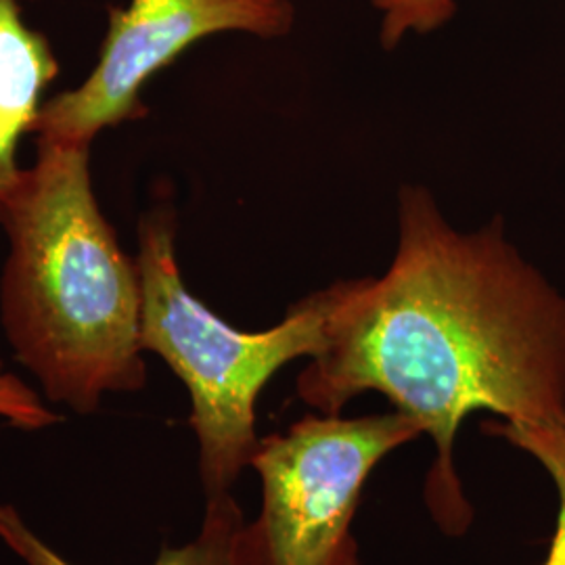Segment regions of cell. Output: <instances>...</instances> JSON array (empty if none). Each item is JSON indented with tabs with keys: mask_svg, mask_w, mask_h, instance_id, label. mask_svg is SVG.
I'll return each mask as SVG.
<instances>
[{
	"mask_svg": "<svg viewBox=\"0 0 565 565\" xmlns=\"http://www.w3.org/2000/svg\"><path fill=\"white\" fill-rule=\"evenodd\" d=\"M338 282L298 396L340 415L377 392L422 425L436 448L425 503L445 534L461 536L473 522L455 465L465 419L565 417V296L507 239L501 216L461 233L422 184L398 195V247L384 275Z\"/></svg>",
	"mask_w": 565,
	"mask_h": 565,
	"instance_id": "6da1fadb",
	"label": "cell"
},
{
	"mask_svg": "<svg viewBox=\"0 0 565 565\" xmlns=\"http://www.w3.org/2000/svg\"><path fill=\"white\" fill-rule=\"evenodd\" d=\"M0 323L49 403L93 415L147 384L142 285L90 179V147L36 139L4 205Z\"/></svg>",
	"mask_w": 565,
	"mask_h": 565,
	"instance_id": "7a4b0ae2",
	"label": "cell"
},
{
	"mask_svg": "<svg viewBox=\"0 0 565 565\" xmlns=\"http://www.w3.org/2000/svg\"><path fill=\"white\" fill-rule=\"evenodd\" d=\"M137 263L142 350L158 354L189 390L207 499L228 494L260 445L256 404L264 385L285 364L323 350L340 282L294 303L270 329L242 331L212 312L182 281L177 214L170 205L142 214Z\"/></svg>",
	"mask_w": 565,
	"mask_h": 565,
	"instance_id": "3957f363",
	"label": "cell"
},
{
	"mask_svg": "<svg viewBox=\"0 0 565 565\" xmlns=\"http://www.w3.org/2000/svg\"><path fill=\"white\" fill-rule=\"evenodd\" d=\"M424 434L401 411L342 419L308 415L260 438L252 467L263 509L237 534V565H361L352 522L366 478Z\"/></svg>",
	"mask_w": 565,
	"mask_h": 565,
	"instance_id": "277c9868",
	"label": "cell"
},
{
	"mask_svg": "<svg viewBox=\"0 0 565 565\" xmlns=\"http://www.w3.org/2000/svg\"><path fill=\"white\" fill-rule=\"evenodd\" d=\"M97 65L81 86L42 103L41 141L90 147L107 128L147 116L142 86L212 34L245 32L281 39L291 32V0H130L109 7Z\"/></svg>",
	"mask_w": 565,
	"mask_h": 565,
	"instance_id": "5b68a950",
	"label": "cell"
},
{
	"mask_svg": "<svg viewBox=\"0 0 565 565\" xmlns=\"http://www.w3.org/2000/svg\"><path fill=\"white\" fill-rule=\"evenodd\" d=\"M60 76L49 39L21 18L20 0H0V231L4 205L20 179L23 135L34 132L44 90Z\"/></svg>",
	"mask_w": 565,
	"mask_h": 565,
	"instance_id": "8992f818",
	"label": "cell"
},
{
	"mask_svg": "<svg viewBox=\"0 0 565 565\" xmlns=\"http://www.w3.org/2000/svg\"><path fill=\"white\" fill-rule=\"evenodd\" d=\"M242 509L231 494L207 499L202 532L195 541L179 548H163L153 565H237V534L242 530ZM0 539L28 565H74L25 525L11 505L0 503Z\"/></svg>",
	"mask_w": 565,
	"mask_h": 565,
	"instance_id": "52a82bcc",
	"label": "cell"
},
{
	"mask_svg": "<svg viewBox=\"0 0 565 565\" xmlns=\"http://www.w3.org/2000/svg\"><path fill=\"white\" fill-rule=\"evenodd\" d=\"M482 429L532 455L551 476L557 490L559 511L553 541L541 565H565V417L562 422L545 425L513 424L503 419L486 422Z\"/></svg>",
	"mask_w": 565,
	"mask_h": 565,
	"instance_id": "ba28073f",
	"label": "cell"
},
{
	"mask_svg": "<svg viewBox=\"0 0 565 565\" xmlns=\"http://www.w3.org/2000/svg\"><path fill=\"white\" fill-rule=\"evenodd\" d=\"M380 13V41L396 49L411 34H429L455 18L457 0H371Z\"/></svg>",
	"mask_w": 565,
	"mask_h": 565,
	"instance_id": "9c48e42d",
	"label": "cell"
},
{
	"mask_svg": "<svg viewBox=\"0 0 565 565\" xmlns=\"http://www.w3.org/2000/svg\"><path fill=\"white\" fill-rule=\"evenodd\" d=\"M0 417L7 424L23 429L39 431L60 424L61 417L49 408L36 390H32L18 375H13L0 361Z\"/></svg>",
	"mask_w": 565,
	"mask_h": 565,
	"instance_id": "30bf717a",
	"label": "cell"
}]
</instances>
